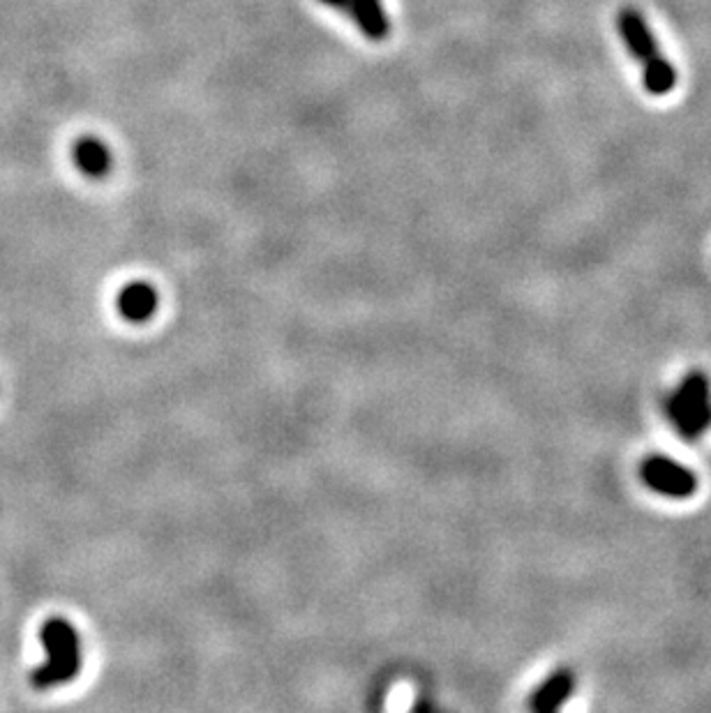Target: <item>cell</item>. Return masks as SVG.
<instances>
[{
    "label": "cell",
    "mask_w": 711,
    "mask_h": 713,
    "mask_svg": "<svg viewBox=\"0 0 711 713\" xmlns=\"http://www.w3.org/2000/svg\"><path fill=\"white\" fill-rule=\"evenodd\" d=\"M663 414L684 441H698L711 430V381L702 370L684 374L663 397Z\"/></svg>",
    "instance_id": "obj_1"
},
{
    "label": "cell",
    "mask_w": 711,
    "mask_h": 713,
    "mask_svg": "<svg viewBox=\"0 0 711 713\" xmlns=\"http://www.w3.org/2000/svg\"><path fill=\"white\" fill-rule=\"evenodd\" d=\"M47 663L31 672V684L40 690L70 684L81 672V640L77 628L63 617H49L40 628Z\"/></svg>",
    "instance_id": "obj_2"
},
{
    "label": "cell",
    "mask_w": 711,
    "mask_h": 713,
    "mask_svg": "<svg viewBox=\"0 0 711 713\" xmlns=\"http://www.w3.org/2000/svg\"><path fill=\"white\" fill-rule=\"evenodd\" d=\"M640 480L651 492L668 499H688L698 492L700 480L693 469L672 460L668 455L654 453L640 462Z\"/></svg>",
    "instance_id": "obj_3"
},
{
    "label": "cell",
    "mask_w": 711,
    "mask_h": 713,
    "mask_svg": "<svg viewBox=\"0 0 711 713\" xmlns=\"http://www.w3.org/2000/svg\"><path fill=\"white\" fill-rule=\"evenodd\" d=\"M617 28L621 40H624L628 54H631L640 65L649 63L656 56H661V47H658L654 33H651L649 24L642 17L638 7H621L617 14Z\"/></svg>",
    "instance_id": "obj_4"
},
{
    "label": "cell",
    "mask_w": 711,
    "mask_h": 713,
    "mask_svg": "<svg viewBox=\"0 0 711 713\" xmlns=\"http://www.w3.org/2000/svg\"><path fill=\"white\" fill-rule=\"evenodd\" d=\"M578 688V677L568 667H559L538 686L529 697V709L536 713H550L564 707L571 700L573 690Z\"/></svg>",
    "instance_id": "obj_5"
},
{
    "label": "cell",
    "mask_w": 711,
    "mask_h": 713,
    "mask_svg": "<svg viewBox=\"0 0 711 713\" xmlns=\"http://www.w3.org/2000/svg\"><path fill=\"white\" fill-rule=\"evenodd\" d=\"M116 305L125 321H130V324H146V321L155 317L160 296H157L153 284L141 280L127 282L116 298Z\"/></svg>",
    "instance_id": "obj_6"
},
{
    "label": "cell",
    "mask_w": 711,
    "mask_h": 713,
    "mask_svg": "<svg viewBox=\"0 0 711 713\" xmlns=\"http://www.w3.org/2000/svg\"><path fill=\"white\" fill-rule=\"evenodd\" d=\"M72 162L81 174L95 180H102L111 171V153L97 137H79L72 144Z\"/></svg>",
    "instance_id": "obj_7"
},
{
    "label": "cell",
    "mask_w": 711,
    "mask_h": 713,
    "mask_svg": "<svg viewBox=\"0 0 711 713\" xmlns=\"http://www.w3.org/2000/svg\"><path fill=\"white\" fill-rule=\"evenodd\" d=\"M349 19L372 42L386 40L391 33V21L386 17L381 0H351Z\"/></svg>",
    "instance_id": "obj_8"
},
{
    "label": "cell",
    "mask_w": 711,
    "mask_h": 713,
    "mask_svg": "<svg viewBox=\"0 0 711 713\" xmlns=\"http://www.w3.org/2000/svg\"><path fill=\"white\" fill-rule=\"evenodd\" d=\"M642 84H645L647 93L654 97H663L672 93L677 86V70L675 65H672V60H668L661 54L642 65Z\"/></svg>",
    "instance_id": "obj_9"
},
{
    "label": "cell",
    "mask_w": 711,
    "mask_h": 713,
    "mask_svg": "<svg viewBox=\"0 0 711 713\" xmlns=\"http://www.w3.org/2000/svg\"><path fill=\"white\" fill-rule=\"evenodd\" d=\"M321 3L328 5V7H333V10H338L342 14H347V17L351 12V0H321Z\"/></svg>",
    "instance_id": "obj_10"
}]
</instances>
